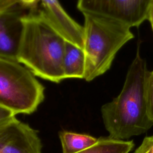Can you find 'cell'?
<instances>
[{
    "label": "cell",
    "instance_id": "3957f363",
    "mask_svg": "<svg viewBox=\"0 0 153 153\" xmlns=\"http://www.w3.org/2000/svg\"><path fill=\"white\" fill-rule=\"evenodd\" d=\"M84 79L91 81L111 67L119 50L134 38L128 26L117 20L84 13Z\"/></svg>",
    "mask_w": 153,
    "mask_h": 153
},
{
    "label": "cell",
    "instance_id": "ba28073f",
    "mask_svg": "<svg viewBox=\"0 0 153 153\" xmlns=\"http://www.w3.org/2000/svg\"><path fill=\"white\" fill-rule=\"evenodd\" d=\"M44 15L66 41L83 49L84 27L63 10L58 0H41Z\"/></svg>",
    "mask_w": 153,
    "mask_h": 153
},
{
    "label": "cell",
    "instance_id": "9a60e30c",
    "mask_svg": "<svg viewBox=\"0 0 153 153\" xmlns=\"http://www.w3.org/2000/svg\"><path fill=\"white\" fill-rule=\"evenodd\" d=\"M147 20L149 21V22L151 23V25L152 31H153V3H152V4L151 7V8L149 10Z\"/></svg>",
    "mask_w": 153,
    "mask_h": 153
},
{
    "label": "cell",
    "instance_id": "7c38bea8",
    "mask_svg": "<svg viewBox=\"0 0 153 153\" xmlns=\"http://www.w3.org/2000/svg\"><path fill=\"white\" fill-rule=\"evenodd\" d=\"M145 97L148 115L153 123V71H149L148 75Z\"/></svg>",
    "mask_w": 153,
    "mask_h": 153
},
{
    "label": "cell",
    "instance_id": "8fae6325",
    "mask_svg": "<svg viewBox=\"0 0 153 153\" xmlns=\"http://www.w3.org/2000/svg\"><path fill=\"white\" fill-rule=\"evenodd\" d=\"M62 153H77L94 145L98 138L88 134L62 131L59 133Z\"/></svg>",
    "mask_w": 153,
    "mask_h": 153
},
{
    "label": "cell",
    "instance_id": "8992f818",
    "mask_svg": "<svg viewBox=\"0 0 153 153\" xmlns=\"http://www.w3.org/2000/svg\"><path fill=\"white\" fill-rule=\"evenodd\" d=\"M20 0H0V57L16 60L26 15L17 9Z\"/></svg>",
    "mask_w": 153,
    "mask_h": 153
},
{
    "label": "cell",
    "instance_id": "6da1fadb",
    "mask_svg": "<svg viewBox=\"0 0 153 153\" xmlns=\"http://www.w3.org/2000/svg\"><path fill=\"white\" fill-rule=\"evenodd\" d=\"M139 45L120 94L100 109L108 136L113 139L126 140L146 133L153 126L148 115L145 97L149 71Z\"/></svg>",
    "mask_w": 153,
    "mask_h": 153
},
{
    "label": "cell",
    "instance_id": "52a82bcc",
    "mask_svg": "<svg viewBox=\"0 0 153 153\" xmlns=\"http://www.w3.org/2000/svg\"><path fill=\"white\" fill-rule=\"evenodd\" d=\"M0 153H42L38 131L14 117L0 127Z\"/></svg>",
    "mask_w": 153,
    "mask_h": 153
},
{
    "label": "cell",
    "instance_id": "7a4b0ae2",
    "mask_svg": "<svg viewBox=\"0 0 153 153\" xmlns=\"http://www.w3.org/2000/svg\"><path fill=\"white\" fill-rule=\"evenodd\" d=\"M23 24L17 61L44 79L56 83L65 79L63 61L66 41L42 10L26 14Z\"/></svg>",
    "mask_w": 153,
    "mask_h": 153
},
{
    "label": "cell",
    "instance_id": "9c48e42d",
    "mask_svg": "<svg viewBox=\"0 0 153 153\" xmlns=\"http://www.w3.org/2000/svg\"><path fill=\"white\" fill-rule=\"evenodd\" d=\"M63 68L65 79H84L85 73V54L84 50L66 41Z\"/></svg>",
    "mask_w": 153,
    "mask_h": 153
},
{
    "label": "cell",
    "instance_id": "277c9868",
    "mask_svg": "<svg viewBox=\"0 0 153 153\" xmlns=\"http://www.w3.org/2000/svg\"><path fill=\"white\" fill-rule=\"evenodd\" d=\"M16 60L0 57V105L16 115L31 114L44 99V87Z\"/></svg>",
    "mask_w": 153,
    "mask_h": 153
},
{
    "label": "cell",
    "instance_id": "30bf717a",
    "mask_svg": "<svg viewBox=\"0 0 153 153\" xmlns=\"http://www.w3.org/2000/svg\"><path fill=\"white\" fill-rule=\"evenodd\" d=\"M134 147L133 140H120L109 136L100 137L94 145L77 153H130Z\"/></svg>",
    "mask_w": 153,
    "mask_h": 153
},
{
    "label": "cell",
    "instance_id": "4fadbf2b",
    "mask_svg": "<svg viewBox=\"0 0 153 153\" xmlns=\"http://www.w3.org/2000/svg\"><path fill=\"white\" fill-rule=\"evenodd\" d=\"M133 153H153V135L145 137Z\"/></svg>",
    "mask_w": 153,
    "mask_h": 153
},
{
    "label": "cell",
    "instance_id": "5b68a950",
    "mask_svg": "<svg viewBox=\"0 0 153 153\" xmlns=\"http://www.w3.org/2000/svg\"><path fill=\"white\" fill-rule=\"evenodd\" d=\"M153 0H78L77 8L88 13L111 19L130 27H139L148 19Z\"/></svg>",
    "mask_w": 153,
    "mask_h": 153
},
{
    "label": "cell",
    "instance_id": "5bb4252c",
    "mask_svg": "<svg viewBox=\"0 0 153 153\" xmlns=\"http://www.w3.org/2000/svg\"><path fill=\"white\" fill-rule=\"evenodd\" d=\"M16 115L11 110L0 105V127L16 117Z\"/></svg>",
    "mask_w": 153,
    "mask_h": 153
}]
</instances>
